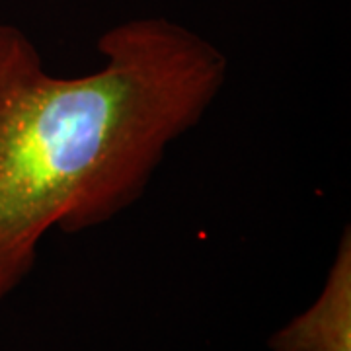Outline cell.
I'll return each mask as SVG.
<instances>
[{"instance_id": "1", "label": "cell", "mask_w": 351, "mask_h": 351, "mask_svg": "<svg viewBox=\"0 0 351 351\" xmlns=\"http://www.w3.org/2000/svg\"><path fill=\"white\" fill-rule=\"evenodd\" d=\"M98 51L96 71L57 76L24 29L0 24V302L49 230L84 232L133 207L228 75L215 43L162 16L113 25Z\"/></svg>"}, {"instance_id": "2", "label": "cell", "mask_w": 351, "mask_h": 351, "mask_svg": "<svg viewBox=\"0 0 351 351\" xmlns=\"http://www.w3.org/2000/svg\"><path fill=\"white\" fill-rule=\"evenodd\" d=\"M271 351H351V232L346 226L320 295L276 330Z\"/></svg>"}]
</instances>
